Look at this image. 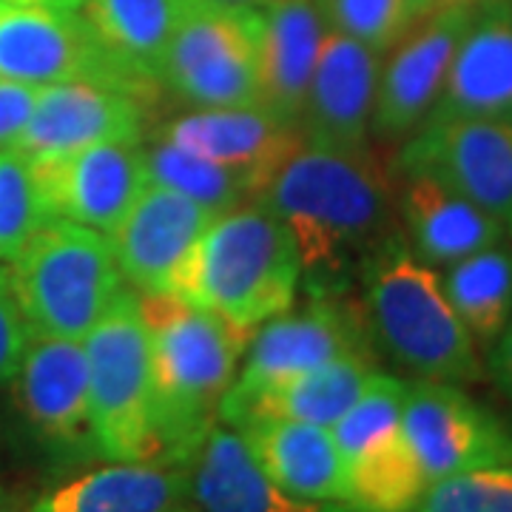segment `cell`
<instances>
[{
	"label": "cell",
	"mask_w": 512,
	"mask_h": 512,
	"mask_svg": "<svg viewBox=\"0 0 512 512\" xmlns=\"http://www.w3.org/2000/svg\"><path fill=\"white\" fill-rule=\"evenodd\" d=\"M288 225L302 276L316 293H339L353 271L402 237L399 177L365 148L299 143L256 197Z\"/></svg>",
	"instance_id": "cell-1"
},
{
	"label": "cell",
	"mask_w": 512,
	"mask_h": 512,
	"mask_svg": "<svg viewBox=\"0 0 512 512\" xmlns=\"http://www.w3.org/2000/svg\"><path fill=\"white\" fill-rule=\"evenodd\" d=\"M151 342L157 461L188 467L237 379L251 333L174 293H137Z\"/></svg>",
	"instance_id": "cell-2"
},
{
	"label": "cell",
	"mask_w": 512,
	"mask_h": 512,
	"mask_svg": "<svg viewBox=\"0 0 512 512\" xmlns=\"http://www.w3.org/2000/svg\"><path fill=\"white\" fill-rule=\"evenodd\" d=\"M362 279L373 348L416 379L461 387L487 379L481 348L450 305L441 274L410 251L404 234L370 256Z\"/></svg>",
	"instance_id": "cell-3"
},
{
	"label": "cell",
	"mask_w": 512,
	"mask_h": 512,
	"mask_svg": "<svg viewBox=\"0 0 512 512\" xmlns=\"http://www.w3.org/2000/svg\"><path fill=\"white\" fill-rule=\"evenodd\" d=\"M299 285L302 262L288 225L265 202L248 200L208 222L183 299L254 333L291 311Z\"/></svg>",
	"instance_id": "cell-4"
},
{
	"label": "cell",
	"mask_w": 512,
	"mask_h": 512,
	"mask_svg": "<svg viewBox=\"0 0 512 512\" xmlns=\"http://www.w3.org/2000/svg\"><path fill=\"white\" fill-rule=\"evenodd\" d=\"M32 339L83 342L109 313L126 279L109 234L66 220H49L9 262Z\"/></svg>",
	"instance_id": "cell-5"
},
{
	"label": "cell",
	"mask_w": 512,
	"mask_h": 512,
	"mask_svg": "<svg viewBox=\"0 0 512 512\" xmlns=\"http://www.w3.org/2000/svg\"><path fill=\"white\" fill-rule=\"evenodd\" d=\"M83 348L100 458L157 461L151 342L134 288L117 296L109 313L83 339Z\"/></svg>",
	"instance_id": "cell-6"
},
{
	"label": "cell",
	"mask_w": 512,
	"mask_h": 512,
	"mask_svg": "<svg viewBox=\"0 0 512 512\" xmlns=\"http://www.w3.org/2000/svg\"><path fill=\"white\" fill-rule=\"evenodd\" d=\"M163 92L191 109L262 103V9L191 0L165 55Z\"/></svg>",
	"instance_id": "cell-7"
},
{
	"label": "cell",
	"mask_w": 512,
	"mask_h": 512,
	"mask_svg": "<svg viewBox=\"0 0 512 512\" xmlns=\"http://www.w3.org/2000/svg\"><path fill=\"white\" fill-rule=\"evenodd\" d=\"M342 356H376L362 302L316 293L305 308L279 313L251 333L222 402L254 396Z\"/></svg>",
	"instance_id": "cell-8"
},
{
	"label": "cell",
	"mask_w": 512,
	"mask_h": 512,
	"mask_svg": "<svg viewBox=\"0 0 512 512\" xmlns=\"http://www.w3.org/2000/svg\"><path fill=\"white\" fill-rule=\"evenodd\" d=\"M396 171L427 174L487 211L512 237V120L453 117L410 134Z\"/></svg>",
	"instance_id": "cell-9"
},
{
	"label": "cell",
	"mask_w": 512,
	"mask_h": 512,
	"mask_svg": "<svg viewBox=\"0 0 512 512\" xmlns=\"http://www.w3.org/2000/svg\"><path fill=\"white\" fill-rule=\"evenodd\" d=\"M402 430L430 484L478 467L512 464V430L461 384L407 382Z\"/></svg>",
	"instance_id": "cell-10"
},
{
	"label": "cell",
	"mask_w": 512,
	"mask_h": 512,
	"mask_svg": "<svg viewBox=\"0 0 512 512\" xmlns=\"http://www.w3.org/2000/svg\"><path fill=\"white\" fill-rule=\"evenodd\" d=\"M0 77L29 86L77 80L103 83L148 103L140 89L100 49L80 12L15 6L0 0Z\"/></svg>",
	"instance_id": "cell-11"
},
{
	"label": "cell",
	"mask_w": 512,
	"mask_h": 512,
	"mask_svg": "<svg viewBox=\"0 0 512 512\" xmlns=\"http://www.w3.org/2000/svg\"><path fill=\"white\" fill-rule=\"evenodd\" d=\"M476 6H439L382 55L370 140L404 143L433 114Z\"/></svg>",
	"instance_id": "cell-12"
},
{
	"label": "cell",
	"mask_w": 512,
	"mask_h": 512,
	"mask_svg": "<svg viewBox=\"0 0 512 512\" xmlns=\"http://www.w3.org/2000/svg\"><path fill=\"white\" fill-rule=\"evenodd\" d=\"M29 165L52 220L74 222L109 237L148 185L143 143H100L29 160Z\"/></svg>",
	"instance_id": "cell-13"
},
{
	"label": "cell",
	"mask_w": 512,
	"mask_h": 512,
	"mask_svg": "<svg viewBox=\"0 0 512 512\" xmlns=\"http://www.w3.org/2000/svg\"><path fill=\"white\" fill-rule=\"evenodd\" d=\"M214 214L183 194L148 183L111 242L128 288L185 296L200 239Z\"/></svg>",
	"instance_id": "cell-14"
},
{
	"label": "cell",
	"mask_w": 512,
	"mask_h": 512,
	"mask_svg": "<svg viewBox=\"0 0 512 512\" xmlns=\"http://www.w3.org/2000/svg\"><path fill=\"white\" fill-rule=\"evenodd\" d=\"M12 382L20 413L37 439L63 456H100L94 439L89 359L83 342L32 339Z\"/></svg>",
	"instance_id": "cell-15"
},
{
	"label": "cell",
	"mask_w": 512,
	"mask_h": 512,
	"mask_svg": "<svg viewBox=\"0 0 512 512\" xmlns=\"http://www.w3.org/2000/svg\"><path fill=\"white\" fill-rule=\"evenodd\" d=\"M148 103L103 83L40 86L32 120L20 134L23 160H43L100 143H143Z\"/></svg>",
	"instance_id": "cell-16"
},
{
	"label": "cell",
	"mask_w": 512,
	"mask_h": 512,
	"mask_svg": "<svg viewBox=\"0 0 512 512\" xmlns=\"http://www.w3.org/2000/svg\"><path fill=\"white\" fill-rule=\"evenodd\" d=\"M379 74V52L328 26L299 114L302 140L325 148L370 146Z\"/></svg>",
	"instance_id": "cell-17"
},
{
	"label": "cell",
	"mask_w": 512,
	"mask_h": 512,
	"mask_svg": "<svg viewBox=\"0 0 512 512\" xmlns=\"http://www.w3.org/2000/svg\"><path fill=\"white\" fill-rule=\"evenodd\" d=\"M453 117L512 120V12L504 0L476 6L427 123Z\"/></svg>",
	"instance_id": "cell-18"
},
{
	"label": "cell",
	"mask_w": 512,
	"mask_h": 512,
	"mask_svg": "<svg viewBox=\"0 0 512 512\" xmlns=\"http://www.w3.org/2000/svg\"><path fill=\"white\" fill-rule=\"evenodd\" d=\"M214 163L237 168L251 177L256 197L302 143L299 128L282 123L262 106H228V109H188L174 117L160 134Z\"/></svg>",
	"instance_id": "cell-19"
},
{
	"label": "cell",
	"mask_w": 512,
	"mask_h": 512,
	"mask_svg": "<svg viewBox=\"0 0 512 512\" xmlns=\"http://www.w3.org/2000/svg\"><path fill=\"white\" fill-rule=\"evenodd\" d=\"M188 501L194 512H353L279 490L256 464L239 430L222 421L208 430L188 461Z\"/></svg>",
	"instance_id": "cell-20"
},
{
	"label": "cell",
	"mask_w": 512,
	"mask_h": 512,
	"mask_svg": "<svg viewBox=\"0 0 512 512\" xmlns=\"http://www.w3.org/2000/svg\"><path fill=\"white\" fill-rule=\"evenodd\" d=\"M399 222L410 251L444 271L510 234L487 211L427 174L399 171Z\"/></svg>",
	"instance_id": "cell-21"
},
{
	"label": "cell",
	"mask_w": 512,
	"mask_h": 512,
	"mask_svg": "<svg viewBox=\"0 0 512 512\" xmlns=\"http://www.w3.org/2000/svg\"><path fill=\"white\" fill-rule=\"evenodd\" d=\"M234 430L279 490L302 501L348 507V467L330 430L291 419H251Z\"/></svg>",
	"instance_id": "cell-22"
},
{
	"label": "cell",
	"mask_w": 512,
	"mask_h": 512,
	"mask_svg": "<svg viewBox=\"0 0 512 512\" xmlns=\"http://www.w3.org/2000/svg\"><path fill=\"white\" fill-rule=\"evenodd\" d=\"M191 0H83L80 15L100 49L148 103L163 92L165 55Z\"/></svg>",
	"instance_id": "cell-23"
},
{
	"label": "cell",
	"mask_w": 512,
	"mask_h": 512,
	"mask_svg": "<svg viewBox=\"0 0 512 512\" xmlns=\"http://www.w3.org/2000/svg\"><path fill=\"white\" fill-rule=\"evenodd\" d=\"M376 373V356H342L254 396L222 402L220 421L239 427L251 419H291L330 430L365 393Z\"/></svg>",
	"instance_id": "cell-24"
},
{
	"label": "cell",
	"mask_w": 512,
	"mask_h": 512,
	"mask_svg": "<svg viewBox=\"0 0 512 512\" xmlns=\"http://www.w3.org/2000/svg\"><path fill=\"white\" fill-rule=\"evenodd\" d=\"M328 20L319 0H274L262 9V109L299 128Z\"/></svg>",
	"instance_id": "cell-25"
},
{
	"label": "cell",
	"mask_w": 512,
	"mask_h": 512,
	"mask_svg": "<svg viewBox=\"0 0 512 512\" xmlns=\"http://www.w3.org/2000/svg\"><path fill=\"white\" fill-rule=\"evenodd\" d=\"M188 504V467L109 461L40 495L32 512H174Z\"/></svg>",
	"instance_id": "cell-26"
},
{
	"label": "cell",
	"mask_w": 512,
	"mask_h": 512,
	"mask_svg": "<svg viewBox=\"0 0 512 512\" xmlns=\"http://www.w3.org/2000/svg\"><path fill=\"white\" fill-rule=\"evenodd\" d=\"M441 285L478 348L490 350L512 316V242L501 239L458 259L444 268Z\"/></svg>",
	"instance_id": "cell-27"
},
{
	"label": "cell",
	"mask_w": 512,
	"mask_h": 512,
	"mask_svg": "<svg viewBox=\"0 0 512 512\" xmlns=\"http://www.w3.org/2000/svg\"><path fill=\"white\" fill-rule=\"evenodd\" d=\"M353 512H416L430 481L413 456L404 430L370 444L348 464Z\"/></svg>",
	"instance_id": "cell-28"
},
{
	"label": "cell",
	"mask_w": 512,
	"mask_h": 512,
	"mask_svg": "<svg viewBox=\"0 0 512 512\" xmlns=\"http://www.w3.org/2000/svg\"><path fill=\"white\" fill-rule=\"evenodd\" d=\"M146 174L148 183L171 188L202 208H208L211 214L256 200V188L248 174L200 157L163 137L146 148Z\"/></svg>",
	"instance_id": "cell-29"
},
{
	"label": "cell",
	"mask_w": 512,
	"mask_h": 512,
	"mask_svg": "<svg viewBox=\"0 0 512 512\" xmlns=\"http://www.w3.org/2000/svg\"><path fill=\"white\" fill-rule=\"evenodd\" d=\"M439 6V0H319L330 29L365 43L379 55Z\"/></svg>",
	"instance_id": "cell-30"
},
{
	"label": "cell",
	"mask_w": 512,
	"mask_h": 512,
	"mask_svg": "<svg viewBox=\"0 0 512 512\" xmlns=\"http://www.w3.org/2000/svg\"><path fill=\"white\" fill-rule=\"evenodd\" d=\"M404 390H407V382L379 370L365 387V393L356 399V404L330 427V436L345 467L359 453H365L370 444L402 430Z\"/></svg>",
	"instance_id": "cell-31"
},
{
	"label": "cell",
	"mask_w": 512,
	"mask_h": 512,
	"mask_svg": "<svg viewBox=\"0 0 512 512\" xmlns=\"http://www.w3.org/2000/svg\"><path fill=\"white\" fill-rule=\"evenodd\" d=\"M49 220L29 160L18 151H0V262H12Z\"/></svg>",
	"instance_id": "cell-32"
},
{
	"label": "cell",
	"mask_w": 512,
	"mask_h": 512,
	"mask_svg": "<svg viewBox=\"0 0 512 512\" xmlns=\"http://www.w3.org/2000/svg\"><path fill=\"white\" fill-rule=\"evenodd\" d=\"M419 512H512V464L478 467L433 481Z\"/></svg>",
	"instance_id": "cell-33"
},
{
	"label": "cell",
	"mask_w": 512,
	"mask_h": 512,
	"mask_svg": "<svg viewBox=\"0 0 512 512\" xmlns=\"http://www.w3.org/2000/svg\"><path fill=\"white\" fill-rule=\"evenodd\" d=\"M32 342L29 325L23 319L18 296L12 291L9 271L0 268V384H9L18 376V367Z\"/></svg>",
	"instance_id": "cell-34"
},
{
	"label": "cell",
	"mask_w": 512,
	"mask_h": 512,
	"mask_svg": "<svg viewBox=\"0 0 512 512\" xmlns=\"http://www.w3.org/2000/svg\"><path fill=\"white\" fill-rule=\"evenodd\" d=\"M40 97V86L0 77V151H15Z\"/></svg>",
	"instance_id": "cell-35"
},
{
	"label": "cell",
	"mask_w": 512,
	"mask_h": 512,
	"mask_svg": "<svg viewBox=\"0 0 512 512\" xmlns=\"http://www.w3.org/2000/svg\"><path fill=\"white\" fill-rule=\"evenodd\" d=\"M484 365H487V376L493 379L495 387L501 390V396L512 407V316L507 328L501 330V336L493 342V348L487 350Z\"/></svg>",
	"instance_id": "cell-36"
},
{
	"label": "cell",
	"mask_w": 512,
	"mask_h": 512,
	"mask_svg": "<svg viewBox=\"0 0 512 512\" xmlns=\"http://www.w3.org/2000/svg\"><path fill=\"white\" fill-rule=\"evenodd\" d=\"M15 6H40V9H57V12H80L83 0H3Z\"/></svg>",
	"instance_id": "cell-37"
},
{
	"label": "cell",
	"mask_w": 512,
	"mask_h": 512,
	"mask_svg": "<svg viewBox=\"0 0 512 512\" xmlns=\"http://www.w3.org/2000/svg\"><path fill=\"white\" fill-rule=\"evenodd\" d=\"M220 3H231V6H248V9H265L274 0H220Z\"/></svg>",
	"instance_id": "cell-38"
},
{
	"label": "cell",
	"mask_w": 512,
	"mask_h": 512,
	"mask_svg": "<svg viewBox=\"0 0 512 512\" xmlns=\"http://www.w3.org/2000/svg\"><path fill=\"white\" fill-rule=\"evenodd\" d=\"M441 6H478L484 0H439Z\"/></svg>",
	"instance_id": "cell-39"
},
{
	"label": "cell",
	"mask_w": 512,
	"mask_h": 512,
	"mask_svg": "<svg viewBox=\"0 0 512 512\" xmlns=\"http://www.w3.org/2000/svg\"><path fill=\"white\" fill-rule=\"evenodd\" d=\"M0 512H23V510H18V507H9V504H3V498H0ZM32 512V510H29Z\"/></svg>",
	"instance_id": "cell-40"
},
{
	"label": "cell",
	"mask_w": 512,
	"mask_h": 512,
	"mask_svg": "<svg viewBox=\"0 0 512 512\" xmlns=\"http://www.w3.org/2000/svg\"><path fill=\"white\" fill-rule=\"evenodd\" d=\"M174 512H194V507H191V501H188V504H183V507H177V510Z\"/></svg>",
	"instance_id": "cell-41"
},
{
	"label": "cell",
	"mask_w": 512,
	"mask_h": 512,
	"mask_svg": "<svg viewBox=\"0 0 512 512\" xmlns=\"http://www.w3.org/2000/svg\"><path fill=\"white\" fill-rule=\"evenodd\" d=\"M504 3H507V6H510V12H512V0H504Z\"/></svg>",
	"instance_id": "cell-42"
},
{
	"label": "cell",
	"mask_w": 512,
	"mask_h": 512,
	"mask_svg": "<svg viewBox=\"0 0 512 512\" xmlns=\"http://www.w3.org/2000/svg\"><path fill=\"white\" fill-rule=\"evenodd\" d=\"M416 512H419V510H416Z\"/></svg>",
	"instance_id": "cell-43"
}]
</instances>
